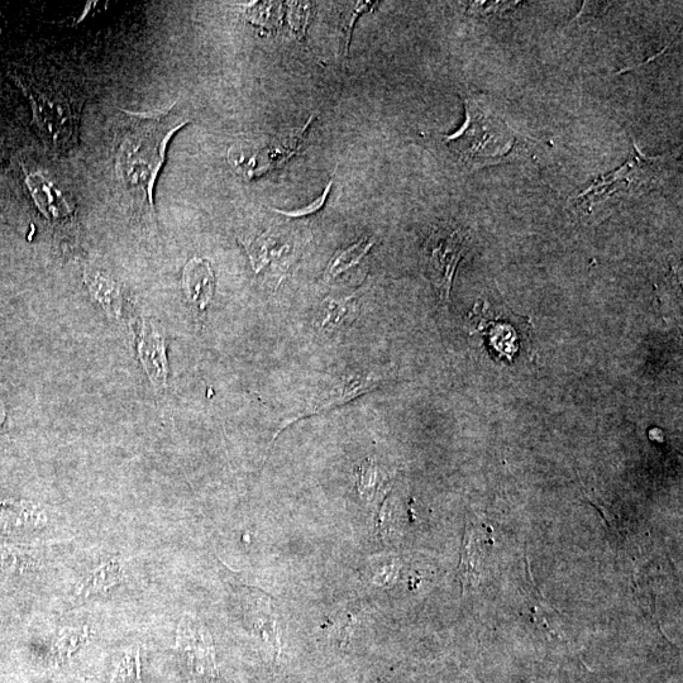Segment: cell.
I'll return each mask as SVG.
<instances>
[{
  "label": "cell",
  "instance_id": "4",
  "mask_svg": "<svg viewBox=\"0 0 683 683\" xmlns=\"http://www.w3.org/2000/svg\"><path fill=\"white\" fill-rule=\"evenodd\" d=\"M470 242L471 238L465 229L443 226L434 229L424 243V274L431 281L443 304L450 302L457 267L466 256Z\"/></svg>",
  "mask_w": 683,
  "mask_h": 683
},
{
  "label": "cell",
  "instance_id": "15",
  "mask_svg": "<svg viewBox=\"0 0 683 683\" xmlns=\"http://www.w3.org/2000/svg\"><path fill=\"white\" fill-rule=\"evenodd\" d=\"M31 554L18 547L0 544V576H12L27 570Z\"/></svg>",
  "mask_w": 683,
  "mask_h": 683
},
{
  "label": "cell",
  "instance_id": "14",
  "mask_svg": "<svg viewBox=\"0 0 683 683\" xmlns=\"http://www.w3.org/2000/svg\"><path fill=\"white\" fill-rule=\"evenodd\" d=\"M355 296H347L345 299H326L323 308L318 312V324L320 328L336 327L345 322V319H353L358 314L355 307Z\"/></svg>",
  "mask_w": 683,
  "mask_h": 683
},
{
  "label": "cell",
  "instance_id": "12",
  "mask_svg": "<svg viewBox=\"0 0 683 683\" xmlns=\"http://www.w3.org/2000/svg\"><path fill=\"white\" fill-rule=\"evenodd\" d=\"M85 284L88 285L90 293L97 299L100 305L108 309L109 313L118 314L121 309V291L119 285L100 271H85Z\"/></svg>",
  "mask_w": 683,
  "mask_h": 683
},
{
  "label": "cell",
  "instance_id": "17",
  "mask_svg": "<svg viewBox=\"0 0 683 683\" xmlns=\"http://www.w3.org/2000/svg\"><path fill=\"white\" fill-rule=\"evenodd\" d=\"M141 677L140 652L126 654L121 666L118 667L112 683H138Z\"/></svg>",
  "mask_w": 683,
  "mask_h": 683
},
{
  "label": "cell",
  "instance_id": "19",
  "mask_svg": "<svg viewBox=\"0 0 683 683\" xmlns=\"http://www.w3.org/2000/svg\"><path fill=\"white\" fill-rule=\"evenodd\" d=\"M333 181V179L329 180V183L327 184L326 189H324L323 194L320 195L318 199H315L313 203L305 205V207L300 209L290 210V212L280 209H274V212L281 214V216L290 218L313 216V214L318 213L319 210H322L324 205H326L329 193H331L332 190Z\"/></svg>",
  "mask_w": 683,
  "mask_h": 683
},
{
  "label": "cell",
  "instance_id": "2",
  "mask_svg": "<svg viewBox=\"0 0 683 683\" xmlns=\"http://www.w3.org/2000/svg\"><path fill=\"white\" fill-rule=\"evenodd\" d=\"M466 118L460 130L443 142L463 169L506 164L515 160L520 137L486 100L463 95Z\"/></svg>",
  "mask_w": 683,
  "mask_h": 683
},
{
  "label": "cell",
  "instance_id": "16",
  "mask_svg": "<svg viewBox=\"0 0 683 683\" xmlns=\"http://www.w3.org/2000/svg\"><path fill=\"white\" fill-rule=\"evenodd\" d=\"M376 3L372 2H356L345 4V11L342 12L341 18V38L343 50L345 54H348L351 44V35L353 30V25H355L356 19L366 12L372 11Z\"/></svg>",
  "mask_w": 683,
  "mask_h": 683
},
{
  "label": "cell",
  "instance_id": "10",
  "mask_svg": "<svg viewBox=\"0 0 683 683\" xmlns=\"http://www.w3.org/2000/svg\"><path fill=\"white\" fill-rule=\"evenodd\" d=\"M245 246L256 274H259L269 265H281L283 261L290 264V246L281 245L279 238L270 233L262 234L255 241L247 243Z\"/></svg>",
  "mask_w": 683,
  "mask_h": 683
},
{
  "label": "cell",
  "instance_id": "8",
  "mask_svg": "<svg viewBox=\"0 0 683 683\" xmlns=\"http://www.w3.org/2000/svg\"><path fill=\"white\" fill-rule=\"evenodd\" d=\"M183 290L188 302L198 312H205L216 291V276L212 266L204 259L190 260L183 271Z\"/></svg>",
  "mask_w": 683,
  "mask_h": 683
},
{
  "label": "cell",
  "instance_id": "9",
  "mask_svg": "<svg viewBox=\"0 0 683 683\" xmlns=\"http://www.w3.org/2000/svg\"><path fill=\"white\" fill-rule=\"evenodd\" d=\"M180 627L179 644L191 653V667L205 680V683H216V663H214L213 648L209 638L203 635L202 629H191L190 624L184 625L183 623Z\"/></svg>",
  "mask_w": 683,
  "mask_h": 683
},
{
  "label": "cell",
  "instance_id": "18",
  "mask_svg": "<svg viewBox=\"0 0 683 683\" xmlns=\"http://www.w3.org/2000/svg\"><path fill=\"white\" fill-rule=\"evenodd\" d=\"M517 2H472L468 13L476 17L501 16L517 6Z\"/></svg>",
  "mask_w": 683,
  "mask_h": 683
},
{
  "label": "cell",
  "instance_id": "20",
  "mask_svg": "<svg viewBox=\"0 0 683 683\" xmlns=\"http://www.w3.org/2000/svg\"><path fill=\"white\" fill-rule=\"evenodd\" d=\"M357 476L358 487H360L361 494L366 496V498H372V496H374L377 477L375 463L372 461H365L362 463L360 470L357 472Z\"/></svg>",
  "mask_w": 683,
  "mask_h": 683
},
{
  "label": "cell",
  "instance_id": "3",
  "mask_svg": "<svg viewBox=\"0 0 683 683\" xmlns=\"http://www.w3.org/2000/svg\"><path fill=\"white\" fill-rule=\"evenodd\" d=\"M33 119L45 145L56 154H68L78 146L85 95L62 81H25Z\"/></svg>",
  "mask_w": 683,
  "mask_h": 683
},
{
  "label": "cell",
  "instance_id": "7",
  "mask_svg": "<svg viewBox=\"0 0 683 683\" xmlns=\"http://www.w3.org/2000/svg\"><path fill=\"white\" fill-rule=\"evenodd\" d=\"M26 184L33 200L44 213V216L52 223H65L73 217V209L59 186L54 181L42 174H30Z\"/></svg>",
  "mask_w": 683,
  "mask_h": 683
},
{
  "label": "cell",
  "instance_id": "5",
  "mask_svg": "<svg viewBox=\"0 0 683 683\" xmlns=\"http://www.w3.org/2000/svg\"><path fill=\"white\" fill-rule=\"evenodd\" d=\"M657 167H659V160L644 159L637 146L634 145V154L627 164L615 173L596 180L589 190L580 195V202L589 204L592 208L614 197L643 193L657 183Z\"/></svg>",
  "mask_w": 683,
  "mask_h": 683
},
{
  "label": "cell",
  "instance_id": "6",
  "mask_svg": "<svg viewBox=\"0 0 683 683\" xmlns=\"http://www.w3.org/2000/svg\"><path fill=\"white\" fill-rule=\"evenodd\" d=\"M381 382V376L377 375L375 369L353 371L328 381L322 386L317 394L309 400L307 408L295 417L286 419L283 425L277 429L275 438L279 436L290 424L298 422L299 419L312 417V415L328 412V410L341 407L343 404L350 403L358 396L370 393L375 390ZM274 438V439H275Z\"/></svg>",
  "mask_w": 683,
  "mask_h": 683
},
{
  "label": "cell",
  "instance_id": "13",
  "mask_svg": "<svg viewBox=\"0 0 683 683\" xmlns=\"http://www.w3.org/2000/svg\"><path fill=\"white\" fill-rule=\"evenodd\" d=\"M375 245V238L366 237L355 243L346 250H341L334 255L331 262L327 266L326 274H324V280L331 281L336 279V277L345 274L352 267L361 264V261L365 259L371 248Z\"/></svg>",
  "mask_w": 683,
  "mask_h": 683
},
{
  "label": "cell",
  "instance_id": "11",
  "mask_svg": "<svg viewBox=\"0 0 683 683\" xmlns=\"http://www.w3.org/2000/svg\"><path fill=\"white\" fill-rule=\"evenodd\" d=\"M140 356L148 372V376L157 388L166 385L167 362L164 341L159 338V334L145 329V334L141 338Z\"/></svg>",
  "mask_w": 683,
  "mask_h": 683
},
{
  "label": "cell",
  "instance_id": "1",
  "mask_svg": "<svg viewBox=\"0 0 683 683\" xmlns=\"http://www.w3.org/2000/svg\"><path fill=\"white\" fill-rule=\"evenodd\" d=\"M189 122L176 103L164 111H123L119 116L114 154L117 180L133 207L147 217H155V186L169 143Z\"/></svg>",
  "mask_w": 683,
  "mask_h": 683
}]
</instances>
